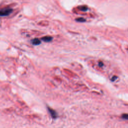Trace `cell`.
<instances>
[{"label": "cell", "mask_w": 128, "mask_h": 128, "mask_svg": "<svg viewBox=\"0 0 128 128\" xmlns=\"http://www.w3.org/2000/svg\"><path fill=\"white\" fill-rule=\"evenodd\" d=\"M122 118L124 119L128 120V114H123L122 115Z\"/></svg>", "instance_id": "obj_7"}, {"label": "cell", "mask_w": 128, "mask_h": 128, "mask_svg": "<svg viewBox=\"0 0 128 128\" xmlns=\"http://www.w3.org/2000/svg\"><path fill=\"white\" fill-rule=\"evenodd\" d=\"M53 39V37L51 36H45L42 38V40L43 41L45 42H50L51 41H52Z\"/></svg>", "instance_id": "obj_4"}, {"label": "cell", "mask_w": 128, "mask_h": 128, "mask_svg": "<svg viewBox=\"0 0 128 128\" xmlns=\"http://www.w3.org/2000/svg\"><path fill=\"white\" fill-rule=\"evenodd\" d=\"M48 111L50 113L51 117H52L53 119L57 118V117H58V114L55 110L50 108H48Z\"/></svg>", "instance_id": "obj_2"}, {"label": "cell", "mask_w": 128, "mask_h": 128, "mask_svg": "<svg viewBox=\"0 0 128 128\" xmlns=\"http://www.w3.org/2000/svg\"><path fill=\"white\" fill-rule=\"evenodd\" d=\"M13 12V10L10 8H5L0 10V17L8 16Z\"/></svg>", "instance_id": "obj_1"}, {"label": "cell", "mask_w": 128, "mask_h": 128, "mask_svg": "<svg viewBox=\"0 0 128 128\" xmlns=\"http://www.w3.org/2000/svg\"><path fill=\"white\" fill-rule=\"evenodd\" d=\"M76 21L79 22H84L86 21V20L83 18H79L76 19Z\"/></svg>", "instance_id": "obj_6"}, {"label": "cell", "mask_w": 128, "mask_h": 128, "mask_svg": "<svg viewBox=\"0 0 128 128\" xmlns=\"http://www.w3.org/2000/svg\"><path fill=\"white\" fill-rule=\"evenodd\" d=\"M88 7H87V6H81L80 7V10H81V11H83V12H86L87 11V10H88Z\"/></svg>", "instance_id": "obj_5"}, {"label": "cell", "mask_w": 128, "mask_h": 128, "mask_svg": "<svg viewBox=\"0 0 128 128\" xmlns=\"http://www.w3.org/2000/svg\"><path fill=\"white\" fill-rule=\"evenodd\" d=\"M31 42L33 45L35 46H37V45H39L41 44V41L40 40L36 38V39H33L31 41Z\"/></svg>", "instance_id": "obj_3"}, {"label": "cell", "mask_w": 128, "mask_h": 128, "mask_svg": "<svg viewBox=\"0 0 128 128\" xmlns=\"http://www.w3.org/2000/svg\"><path fill=\"white\" fill-rule=\"evenodd\" d=\"M117 79V77H115V76H114V77H113V78L112 79V81H114L116 79Z\"/></svg>", "instance_id": "obj_8"}]
</instances>
